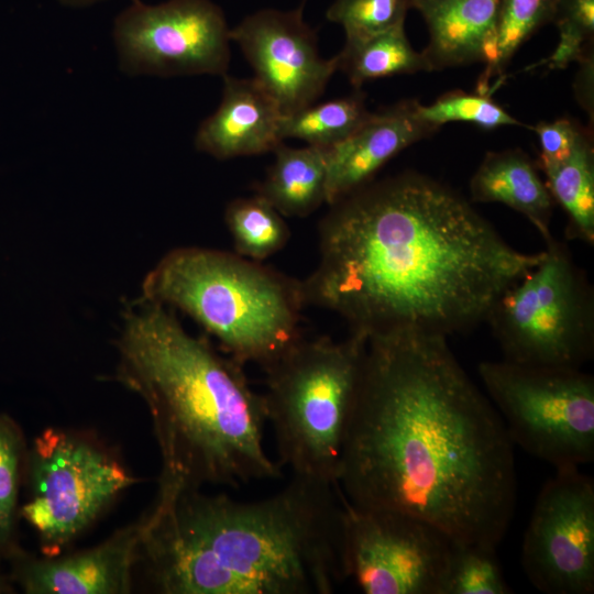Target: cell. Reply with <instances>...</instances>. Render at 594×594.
<instances>
[{
    "label": "cell",
    "mask_w": 594,
    "mask_h": 594,
    "mask_svg": "<svg viewBox=\"0 0 594 594\" xmlns=\"http://www.w3.org/2000/svg\"><path fill=\"white\" fill-rule=\"evenodd\" d=\"M448 338H367L337 486L353 506L406 514L497 546L513 519L514 443Z\"/></svg>",
    "instance_id": "obj_1"
},
{
    "label": "cell",
    "mask_w": 594,
    "mask_h": 594,
    "mask_svg": "<svg viewBox=\"0 0 594 594\" xmlns=\"http://www.w3.org/2000/svg\"><path fill=\"white\" fill-rule=\"evenodd\" d=\"M331 206L304 301L367 338L468 332L543 255L514 249L470 200L417 172L371 182Z\"/></svg>",
    "instance_id": "obj_2"
},
{
    "label": "cell",
    "mask_w": 594,
    "mask_h": 594,
    "mask_svg": "<svg viewBox=\"0 0 594 594\" xmlns=\"http://www.w3.org/2000/svg\"><path fill=\"white\" fill-rule=\"evenodd\" d=\"M139 563L163 594H330L345 581L337 485L298 476L257 501L157 492Z\"/></svg>",
    "instance_id": "obj_3"
},
{
    "label": "cell",
    "mask_w": 594,
    "mask_h": 594,
    "mask_svg": "<svg viewBox=\"0 0 594 594\" xmlns=\"http://www.w3.org/2000/svg\"><path fill=\"white\" fill-rule=\"evenodd\" d=\"M117 380L152 418L162 459L158 491L239 488L280 476L266 452L263 394L244 365L189 334L165 306L130 309L118 340Z\"/></svg>",
    "instance_id": "obj_4"
},
{
    "label": "cell",
    "mask_w": 594,
    "mask_h": 594,
    "mask_svg": "<svg viewBox=\"0 0 594 594\" xmlns=\"http://www.w3.org/2000/svg\"><path fill=\"white\" fill-rule=\"evenodd\" d=\"M142 294L190 316L243 365L263 369L302 338L301 282L237 253L174 249L145 276Z\"/></svg>",
    "instance_id": "obj_5"
},
{
    "label": "cell",
    "mask_w": 594,
    "mask_h": 594,
    "mask_svg": "<svg viewBox=\"0 0 594 594\" xmlns=\"http://www.w3.org/2000/svg\"><path fill=\"white\" fill-rule=\"evenodd\" d=\"M366 345L358 332L342 341L300 338L263 367L278 464L294 476L337 485Z\"/></svg>",
    "instance_id": "obj_6"
},
{
    "label": "cell",
    "mask_w": 594,
    "mask_h": 594,
    "mask_svg": "<svg viewBox=\"0 0 594 594\" xmlns=\"http://www.w3.org/2000/svg\"><path fill=\"white\" fill-rule=\"evenodd\" d=\"M539 263L509 286L485 322L504 360L581 369L594 354V293L571 251L551 237Z\"/></svg>",
    "instance_id": "obj_7"
},
{
    "label": "cell",
    "mask_w": 594,
    "mask_h": 594,
    "mask_svg": "<svg viewBox=\"0 0 594 594\" xmlns=\"http://www.w3.org/2000/svg\"><path fill=\"white\" fill-rule=\"evenodd\" d=\"M479 375L514 446L558 469L594 458V378L581 369L502 361Z\"/></svg>",
    "instance_id": "obj_8"
},
{
    "label": "cell",
    "mask_w": 594,
    "mask_h": 594,
    "mask_svg": "<svg viewBox=\"0 0 594 594\" xmlns=\"http://www.w3.org/2000/svg\"><path fill=\"white\" fill-rule=\"evenodd\" d=\"M136 482L100 442L48 428L26 451L28 499L20 514L36 531L44 557H56Z\"/></svg>",
    "instance_id": "obj_9"
},
{
    "label": "cell",
    "mask_w": 594,
    "mask_h": 594,
    "mask_svg": "<svg viewBox=\"0 0 594 594\" xmlns=\"http://www.w3.org/2000/svg\"><path fill=\"white\" fill-rule=\"evenodd\" d=\"M341 498L345 581L365 594H441L454 539L416 517Z\"/></svg>",
    "instance_id": "obj_10"
},
{
    "label": "cell",
    "mask_w": 594,
    "mask_h": 594,
    "mask_svg": "<svg viewBox=\"0 0 594 594\" xmlns=\"http://www.w3.org/2000/svg\"><path fill=\"white\" fill-rule=\"evenodd\" d=\"M113 23L120 69L130 75L226 76L230 30L210 0H131Z\"/></svg>",
    "instance_id": "obj_11"
},
{
    "label": "cell",
    "mask_w": 594,
    "mask_h": 594,
    "mask_svg": "<svg viewBox=\"0 0 594 594\" xmlns=\"http://www.w3.org/2000/svg\"><path fill=\"white\" fill-rule=\"evenodd\" d=\"M521 565L542 593L594 592V482L580 468L556 470L540 490L524 536Z\"/></svg>",
    "instance_id": "obj_12"
},
{
    "label": "cell",
    "mask_w": 594,
    "mask_h": 594,
    "mask_svg": "<svg viewBox=\"0 0 594 594\" xmlns=\"http://www.w3.org/2000/svg\"><path fill=\"white\" fill-rule=\"evenodd\" d=\"M304 4L289 11L263 9L230 30L252 66L254 79L283 116L314 103L338 70L337 56H320L315 31L305 22Z\"/></svg>",
    "instance_id": "obj_13"
},
{
    "label": "cell",
    "mask_w": 594,
    "mask_h": 594,
    "mask_svg": "<svg viewBox=\"0 0 594 594\" xmlns=\"http://www.w3.org/2000/svg\"><path fill=\"white\" fill-rule=\"evenodd\" d=\"M145 514L92 548L65 557L11 556L13 580L28 594H125L139 562Z\"/></svg>",
    "instance_id": "obj_14"
},
{
    "label": "cell",
    "mask_w": 594,
    "mask_h": 594,
    "mask_svg": "<svg viewBox=\"0 0 594 594\" xmlns=\"http://www.w3.org/2000/svg\"><path fill=\"white\" fill-rule=\"evenodd\" d=\"M417 106L404 100L371 112L348 139L327 150V204L371 183L391 158L437 130L419 119Z\"/></svg>",
    "instance_id": "obj_15"
},
{
    "label": "cell",
    "mask_w": 594,
    "mask_h": 594,
    "mask_svg": "<svg viewBox=\"0 0 594 594\" xmlns=\"http://www.w3.org/2000/svg\"><path fill=\"white\" fill-rule=\"evenodd\" d=\"M501 0H410L424 18L429 43L422 54L430 70L483 62L479 85L488 92V80L497 74L496 23Z\"/></svg>",
    "instance_id": "obj_16"
},
{
    "label": "cell",
    "mask_w": 594,
    "mask_h": 594,
    "mask_svg": "<svg viewBox=\"0 0 594 594\" xmlns=\"http://www.w3.org/2000/svg\"><path fill=\"white\" fill-rule=\"evenodd\" d=\"M223 77L221 102L196 133L197 150L219 160L274 151L283 116L275 100L254 78Z\"/></svg>",
    "instance_id": "obj_17"
},
{
    "label": "cell",
    "mask_w": 594,
    "mask_h": 594,
    "mask_svg": "<svg viewBox=\"0 0 594 594\" xmlns=\"http://www.w3.org/2000/svg\"><path fill=\"white\" fill-rule=\"evenodd\" d=\"M474 202H501L524 215L549 240L553 199L538 166L520 150L490 152L473 174Z\"/></svg>",
    "instance_id": "obj_18"
},
{
    "label": "cell",
    "mask_w": 594,
    "mask_h": 594,
    "mask_svg": "<svg viewBox=\"0 0 594 594\" xmlns=\"http://www.w3.org/2000/svg\"><path fill=\"white\" fill-rule=\"evenodd\" d=\"M275 160L257 195L282 216L304 217L326 202L327 150L315 146L288 147L279 143Z\"/></svg>",
    "instance_id": "obj_19"
},
{
    "label": "cell",
    "mask_w": 594,
    "mask_h": 594,
    "mask_svg": "<svg viewBox=\"0 0 594 594\" xmlns=\"http://www.w3.org/2000/svg\"><path fill=\"white\" fill-rule=\"evenodd\" d=\"M337 59L338 69L358 89L372 79L430 72L424 54L411 47L404 25L362 41L345 42Z\"/></svg>",
    "instance_id": "obj_20"
},
{
    "label": "cell",
    "mask_w": 594,
    "mask_h": 594,
    "mask_svg": "<svg viewBox=\"0 0 594 594\" xmlns=\"http://www.w3.org/2000/svg\"><path fill=\"white\" fill-rule=\"evenodd\" d=\"M553 201L566 212L568 239L594 244V152L590 138L562 164L544 173Z\"/></svg>",
    "instance_id": "obj_21"
},
{
    "label": "cell",
    "mask_w": 594,
    "mask_h": 594,
    "mask_svg": "<svg viewBox=\"0 0 594 594\" xmlns=\"http://www.w3.org/2000/svg\"><path fill=\"white\" fill-rule=\"evenodd\" d=\"M371 114L364 96H351L311 103L298 111L282 116L278 136L298 139L309 146L329 150L348 139Z\"/></svg>",
    "instance_id": "obj_22"
},
{
    "label": "cell",
    "mask_w": 594,
    "mask_h": 594,
    "mask_svg": "<svg viewBox=\"0 0 594 594\" xmlns=\"http://www.w3.org/2000/svg\"><path fill=\"white\" fill-rule=\"evenodd\" d=\"M224 219L237 254L256 262L282 250L290 235L282 215L257 194L229 202Z\"/></svg>",
    "instance_id": "obj_23"
},
{
    "label": "cell",
    "mask_w": 594,
    "mask_h": 594,
    "mask_svg": "<svg viewBox=\"0 0 594 594\" xmlns=\"http://www.w3.org/2000/svg\"><path fill=\"white\" fill-rule=\"evenodd\" d=\"M496 546L454 540L441 594H509Z\"/></svg>",
    "instance_id": "obj_24"
},
{
    "label": "cell",
    "mask_w": 594,
    "mask_h": 594,
    "mask_svg": "<svg viewBox=\"0 0 594 594\" xmlns=\"http://www.w3.org/2000/svg\"><path fill=\"white\" fill-rule=\"evenodd\" d=\"M26 451L20 427L9 416L0 415V554L8 557L19 549L14 531Z\"/></svg>",
    "instance_id": "obj_25"
},
{
    "label": "cell",
    "mask_w": 594,
    "mask_h": 594,
    "mask_svg": "<svg viewBox=\"0 0 594 594\" xmlns=\"http://www.w3.org/2000/svg\"><path fill=\"white\" fill-rule=\"evenodd\" d=\"M417 113L421 121L435 129L448 122H470L483 129H496L504 125H524L490 95L452 91L441 96L433 103L424 106L418 102Z\"/></svg>",
    "instance_id": "obj_26"
},
{
    "label": "cell",
    "mask_w": 594,
    "mask_h": 594,
    "mask_svg": "<svg viewBox=\"0 0 594 594\" xmlns=\"http://www.w3.org/2000/svg\"><path fill=\"white\" fill-rule=\"evenodd\" d=\"M410 0H333L329 21L340 24L345 42H358L405 24Z\"/></svg>",
    "instance_id": "obj_27"
},
{
    "label": "cell",
    "mask_w": 594,
    "mask_h": 594,
    "mask_svg": "<svg viewBox=\"0 0 594 594\" xmlns=\"http://www.w3.org/2000/svg\"><path fill=\"white\" fill-rule=\"evenodd\" d=\"M558 0H501L496 23L497 74L536 31L552 22Z\"/></svg>",
    "instance_id": "obj_28"
},
{
    "label": "cell",
    "mask_w": 594,
    "mask_h": 594,
    "mask_svg": "<svg viewBox=\"0 0 594 594\" xmlns=\"http://www.w3.org/2000/svg\"><path fill=\"white\" fill-rule=\"evenodd\" d=\"M540 143L538 168L543 173L566 161L578 146L590 136L572 120L558 119L535 127Z\"/></svg>",
    "instance_id": "obj_29"
},
{
    "label": "cell",
    "mask_w": 594,
    "mask_h": 594,
    "mask_svg": "<svg viewBox=\"0 0 594 594\" xmlns=\"http://www.w3.org/2000/svg\"><path fill=\"white\" fill-rule=\"evenodd\" d=\"M552 22L557 26L570 28L593 42L594 0H558Z\"/></svg>",
    "instance_id": "obj_30"
},
{
    "label": "cell",
    "mask_w": 594,
    "mask_h": 594,
    "mask_svg": "<svg viewBox=\"0 0 594 594\" xmlns=\"http://www.w3.org/2000/svg\"><path fill=\"white\" fill-rule=\"evenodd\" d=\"M558 30L559 43L557 48L549 58L542 61L551 69L564 68L572 62H579L590 48V42H592L570 28L558 25Z\"/></svg>",
    "instance_id": "obj_31"
},
{
    "label": "cell",
    "mask_w": 594,
    "mask_h": 594,
    "mask_svg": "<svg viewBox=\"0 0 594 594\" xmlns=\"http://www.w3.org/2000/svg\"><path fill=\"white\" fill-rule=\"evenodd\" d=\"M581 70L578 74L575 91L579 100L586 111L593 113V54L592 50H587L583 57L579 61Z\"/></svg>",
    "instance_id": "obj_32"
},
{
    "label": "cell",
    "mask_w": 594,
    "mask_h": 594,
    "mask_svg": "<svg viewBox=\"0 0 594 594\" xmlns=\"http://www.w3.org/2000/svg\"><path fill=\"white\" fill-rule=\"evenodd\" d=\"M61 4L69 8H84L102 0H57Z\"/></svg>",
    "instance_id": "obj_33"
},
{
    "label": "cell",
    "mask_w": 594,
    "mask_h": 594,
    "mask_svg": "<svg viewBox=\"0 0 594 594\" xmlns=\"http://www.w3.org/2000/svg\"><path fill=\"white\" fill-rule=\"evenodd\" d=\"M12 586L10 583V580L3 575H0V594L2 593H11Z\"/></svg>",
    "instance_id": "obj_34"
}]
</instances>
